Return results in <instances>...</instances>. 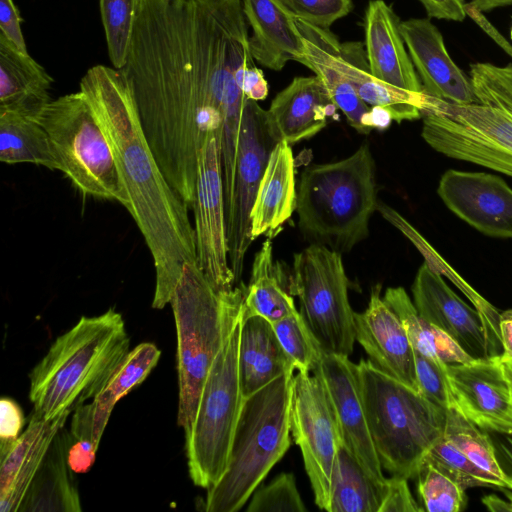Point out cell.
I'll return each instance as SVG.
<instances>
[{"label":"cell","mask_w":512,"mask_h":512,"mask_svg":"<svg viewBox=\"0 0 512 512\" xmlns=\"http://www.w3.org/2000/svg\"><path fill=\"white\" fill-rule=\"evenodd\" d=\"M254 65L242 0H139L119 70L161 171L189 208L206 138L246 104Z\"/></svg>","instance_id":"cell-1"},{"label":"cell","mask_w":512,"mask_h":512,"mask_svg":"<svg viewBox=\"0 0 512 512\" xmlns=\"http://www.w3.org/2000/svg\"><path fill=\"white\" fill-rule=\"evenodd\" d=\"M80 91L107 137L128 196L127 210L152 255L156 272L152 307L162 309L170 303L184 265L197 261L189 207L161 171L122 72L93 66L80 80Z\"/></svg>","instance_id":"cell-2"},{"label":"cell","mask_w":512,"mask_h":512,"mask_svg":"<svg viewBox=\"0 0 512 512\" xmlns=\"http://www.w3.org/2000/svg\"><path fill=\"white\" fill-rule=\"evenodd\" d=\"M130 338L113 308L60 335L29 374L31 414L55 419L94 399L128 354Z\"/></svg>","instance_id":"cell-3"},{"label":"cell","mask_w":512,"mask_h":512,"mask_svg":"<svg viewBox=\"0 0 512 512\" xmlns=\"http://www.w3.org/2000/svg\"><path fill=\"white\" fill-rule=\"evenodd\" d=\"M377 204L375 164L367 144L342 160L308 166L301 174L298 224L317 244L350 251L368 236Z\"/></svg>","instance_id":"cell-4"},{"label":"cell","mask_w":512,"mask_h":512,"mask_svg":"<svg viewBox=\"0 0 512 512\" xmlns=\"http://www.w3.org/2000/svg\"><path fill=\"white\" fill-rule=\"evenodd\" d=\"M245 286L217 290L197 261L184 265L170 304L177 332V424H192L202 388L225 337L244 308Z\"/></svg>","instance_id":"cell-5"},{"label":"cell","mask_w":512,"mask_h":512,"mask_svg":"<svg viewBox=\"0 0 512 512\" xmlns=\"http://www.w3.org/2000/svg\"><path fill=\"white\" fill-rule=\"evenodd\" d=\"M293 377L283 374L244 397L227 468L207 489L206 511L240 510L290 447Z\"/></svg>","instance_id":"cell-6"},{"label":"cell","mask_w":512,"mask_h":512,"mask_svg":"<svg viewBox=\"0 0 512 512\" xmlns=\"http://www.w3.org/2000/svg\"><path fill=\"white\" fill-rule=\"evenodd\" d=\"M358 374L372 441L383 469L414 478L443 437L447 411L361 359Z\"/></svg>","instance_id":"cell-7"},{"label":"cell","mask_w":512,"mask_h":512,"mask_svg":"<svg viewBox=\"0 0 512 512\" xmlns=\"http://www.w3.org/2000/svg\"><path fill=\"white\" fill-rule=\"evenodd\" d=\"M244 308L216 355L185 433L188 469L193 483L210 488L224 474L244 396L239 376V342Z\"/></svg>","instance_id":"cell-8"},{"label":"cell","mask_w":512,"mask_h":512,"mask_svg":"<svg viewBox=\"0 0 512 512\" xmlns=\"http://www.w3.org/2000/svg\"><path fill=\"white\" fill-rule=\"evenodd\" d=\"M37 119L48 134L58 170L83 195L115 200L128 208L107 137L81 91L51 100Z\"/></svg>","instance_id":"cell-9"},{"label":"cell","mask_w":512,"mask_h":512,"mask_svg":"<svg viewBox=\"0 0 512 512\" xmlns=\"http://www.w3.org/2000/svg\"><path fill=\"white\" fill-rule=\"evenodd\" d=\"M349 280L342 255L313 243L294 255L289 291L325 353L350 356L355 338V312L348 297Z\"/></svg>","instance_id":"cell-10"},{"label":"cell","mask_w":512,"mask_h":512,"mask_svg":"<svg viewBox=\"0 0 512 512\" xmlns=\"http://www.w3.org/2000/svg\"><path fill=\"white\" fill-rule=\"evenodd\" d=\"M422 116L421 136L432 149L512 177V112L434 97Z\"/></svg>","instance_id":"cell-11"},{"label":"cell","mask_w":512,"mask_h":512,"mask_svg":"<svg viewBox=\"0 0 512 512\" xmlns=\"http://www.w3.org/2000/svg\"><path fill=\"white\" fill-rule=\"evenodd\" d=\"M290 427L299 446L316 505L330 508L331 475L343 444L336 410L319 367L299 372L291 388Z\"/></svg>","instance_id":"cell-12"},{"label":"cell","mask_w":512,"mask_h":512,"mask_svg":"<svg viewBox=\"0 0 512 512\" xmlns=\"http://www.w3.org/2000/svg\"><path fill=\"white\" fill-rule=\"evenodd\" d=\"M277 143L267 110L248 99L240 131L232 204L226 217L228 259L236 283L242 275L245 255L254 241L251 236V210L270 154Z\"/></svg>","instance_id":"cell-13"},{"label":"cell","mask_w":512,"mask_h":512,"mask_svg":"<svg viewBox=\"0 0 512 512\" xmlns=\"http://www.w3.org/2000/svg\"><path fill=\"white\" fill-rule=\"evenodd\" d=\"M219 140L220 133L211 132L200 152L192 209L197 263L217 290L227 291L236 280L228 259Z\"/></svg>","instance_id":"cell-14"},{"label":"cell","mask_w":512,"mask_h":512,"mask_svg":"<svg viewBox=\"0 0 512 512\" xmlns=\"http://www.w3.org/2000/svg\"><path fill=\"white\" fill-rule=\"evenodd\" d=\"M455 409L481 429L512 433V390L499 357L447 364Z\"/></svg>","instance_id":"cell-15"},{"label":"cell","mask_w":512,"mask_h":512,"mask_svg":"<svg viewBox=\"0 0 512 512\" xmlns=\"http://www.w3.org/2000/svg\"><path fill=\"white\" fill-rule=\"evenodd\" d=\"M437 193L451 212L477 231L512 238V188L499 176L449 169Z\"/></svg>","instance_id":"cell-16"},{"label":"cell","mask_w":512,"mask_h":512,"mask_svg":"<svg viewBox=\"0 0 512 512\" xmlns=\"http://www.w3.org/2000/svg\"><path fill=\"white\" fill-rule=\"evenodd\" d=\"M307 25L330 64L349 81L368 106L385 109L398 123L418 119L432 106L434 97L425 92L400 89L373 76L363 42L340 43L329 30Z\"/></svg>","instance_id":"cell-17"},{"label":"cell","mask_w":512,"mask_h":512,"mask_svg":"<svg viewBox=\"0 0 512 512\" xmlns=\"http://www.w3.org/2000/svg\"><path fill=\"white\" fill-rule=\"evenodd\" d=\"M411 289L413 303L424 319L451 337L473 359L492 358L483 315L465 303L438 271L424 262Z\"/></svg>","instance_id":"cell-18"},{"label":"cell","mask_w":512,"mask_h":512,"mask_svg":"<svg viewBox=\"0 0 512 512\" xmlns=\"http://www.w3.org/2000/svg\"><path fill=\"white\" fill-rule=\"evenodd\" d=\"M319 370L336 410L343 444L367 473L384 482L386 478L367 422L358 365L349 356L324 352Z\"/></svg>","instance_id":"cell-19"},{"label":"cell","mask_w":512,"mask_h":512,"mask_svg":"<svg viewBox=\"0 0 512 512\" xmlns=\"http://www.w3.org/2000/svg\"><path fill=\"white\" fill-rule=\"evenodd\" d=\"M400 32L426 94L453 104L478 103L470 78L451 59L429 18L401 21Z\"/></svg>","instance_id":"cell-20"},{"label":"cell","mask_w":512,"mask_h":512,"mask_svg":"<svg viewBox=\"0 0 512 512\" xmlns=\"http://www.w3.org/2000/svg\"><path fill=\"white\" fill-rule=\"evenodd\" d=\"M380 292L381 285H375L365 311L355 312L356 341L377 369L418 391L414 348Z\"/></svg>","instance_id":"cell-21"},{"label":"cell","mask_w":512,"mask_h":512,"mask_svg":"<svg viewBox=\"0 0 512 512\" xmlns=\"http://www.w3.org/2000/svg\"><path fill=\"white\" fill-rule=\"evenodd\" d=\"M336 109L318 76L295 77L274 97L267 117L276 140L291 145L315 136Z\"/></svg>","instance_id":"cell-22"},{"label":"cell","mask_w":512,"mask_h":512,"mask_svg":"<svg viewBox=\"0 0 512 512\" xmlns=\"http://www.w3.org/2000/svg\"><path fill=\"white\" fill-rule=\"evenodd\" d=\"M400 19L384 0H371L365 11V51L371 73L411 92H424L403 37Z\"/></svg>","instance_id":"cell-23"},{"label":"cell","mask_w":512,"mask_h":512,"mask_svg":"<svg viewBox=\"0 0 512 512\" xmlns=\"http://www.w3.org/2000/svg\"><path fill=\"white\" fill-rule=\"evenodd\" d=\"M242 8L252 29L249 49L254 61L273 71L289 61L304 64L305 39L295 18L275 0H242Z\"/></svg>","instance_id":"cell-24"},{"label":"cell","mask_w":512,"mask_h":512,"mask_svg":"<svg viewBox=\"0 0 512 512\" xmlns=\"http://www.w3.org/2000/svg\"><path fill=\"white\" fill-rule=\"evenodd\" d=\"M70 413L50 420L31 414L15 443L0 454L1 512H18L53 438L64 427Z\"/></svg>","instance_id":"cell-25"},{"label":"cell","mask_w":512,"mask_h":512,"mask_svg":"<svg viewBox=\"0 0 512 512\" xmlns=\"http://www.w3.org/2000/svg\"><path fill=\"white\" fill-rule=\"evenodd\" d=\"M297 189L291 145L280 141L273 148L250 214L253 240L275 232L296 210Z\"/></svg>","instance_id":"cell-26"},{"label":"cell","mask_w":512,"mask_h":512,"mask_svg":"<svg viewBox=\"0 0 512 512\" xmlns=\"http://www.w3.org/2000/svg\"><path fill=\"white\" fill-rule=\"evenodd\" d=\"M238 364L244 397L255 393L279 376L294 373L296 370L272 323L260 316L244 314Z\"/></svg>","instance_id":"cell-27"},{"label":"cell","mask_w":512,"mask_h":512,"mask_svg":"<svg viewBox=\"0 0 512 512\" xmlns=\"http://www.w3.org/2000/svg\"><path fill=\"white\" fill-rule=\"evenodd\" d=\"M70 432L62 427L53 438L18 512L82 510L73 471L68 464Z\"/></svg>","instance_id":"cell-28"},{"label":"cell","mask_w":512,"mask_h":512,"mask_svg":"<svg viewBox=\"0 0 512 512\" xmlns=\"http://www.w3.org/2000/svg\"><path fill=\"white\" fill-rule=\"evenodd\" d=\"M53 78L0 33V109L38 117L51 101Z\"/></svg>","instance_id":"cell-29"},{"label":"cell","mask_w":512,"mask_h":512,"mask_svg":"<svg viewBox=\"0 0 512 512\" xmlns=\"http://www.w3.org/2000/svg\"><path fill=\"white\" fill-rule=\"evenodd\" d=\"M383 300L400 320L416 352L445 364L473 360L451 337L419 314L404 288H387Z\"/></svg>","instance_id":"cell-30"},{"label":"cell","mask_w":512,"mask_h":512,"mask_svg":"<svg viewBox=\"0 0 512 512\" xmlns=\"http://www.w3.org/2000/svg\"><path fill=\"white\" fill-rule=\"evenodd\" d=\"M385 482L367 473L342 444L331 475L329 512H379Z\"/></svg>","instance_id":"cell-31"},{"label":"cell","mask_w":512,"mask_h":512,"mask_svg":"<svg viewBox=\"0 0 512 512\" xmlns=\"http://www.w3.org/2000/svg\"><path fill=\"white\" fill-rule=\"evenodd\" d=\"M0 161L58 170L48 134L36 117L0 109Z\"/></svg>","instance_id":"cell-32"},{"label":"cell","mask_w":512,"mask_h":512,"mask_svg":"<svg viewBox=\"0 0 512 512\" xmlns=\"http://www.w3.org/2000/svg\"><path fill=\"white\" fill-rule=\"evenodd\" d=\"M297 311L292 294L284 288L274 267L273 245L268 238L254 257L250 281L245 286L244 315L274 323Z\"/></svg>","instance_id":"cell-33"},{"label":"cell","mask_w":512,"mask_h":512,"mask_svg":"<svg viewBox=\"0 0 512 512\" xmlns=\"http://www.w3.org/2000/svg\"><path fill=\"white\" fill-rule=\"evenodd\" d=\"M160 356L161 351L153 343L144 342L137 345L128 352L104 388L90 402L93 435L97 445L116 403L147 378Z\"/></svg>","instance_id":"cell-34"},{"label":"cell","mask_w":512,"mask_h":512,"mask_svg":"<svg viewBox=\"0 0 512 512\" xmlns=\"http://www.w3.org/2000/svg\"><path fill=\"white\" fill-rule=\"evenodd\" d=\"M296 21L304 36L307 50L303 65L321 79L332 101L337 109L343 112L348 123L359 133H369L365 127V119L370 112V107L359 97L349 81L330 64L308 25Z\"/></svg>","instance_id":"cell-35"},{"label":"cell","mask_w":512,"mask_h":512,"mask_svg":"<svg viewBox=\"0 0 512 512\" xmlns=\"http://www.w3.org/2000/svg\"><path fill=\"white\" fill-rule=\"evenodd\" d=\"M443 436L482 469L504 481L487 431L472 423L458 410L449 409Z\"/></svg>","instance_id":"cell-36"},{"label":"cell","mask_w":512,"mask_h":512,"mask_svg":"<svg viewBox=\"0 0 512 512\" xmlns=\"http://www.w3.org/2000/svg\"><path fill=\"white\" fill-rule=\"evenodd\" d=\"M424 462L432 465L465 490L479 486L506 488L504 481L482 469L444 436L429 450Z\"/></svg>","instance_id":"cell-37"},{"label":"cell","mask_w":512,"mask_h":512,"mask_svg":"<svg viewBox=\"0 0 512 512\" xmlns=\"http://www.w3.org/2000/svg\"><path fill=\"white\" fill-rule=\"evenodd\" d=\"M139 0H99L108 54L114 68L126 62Z\"/></svg>","instance_id":"cell-38"},{"label":"cell","mask_w":512,"mask_h":512,"mask_svg":"<svg viewBox=\"0 0 512 512\" xmlns=\"http://www.w3.org/2000/svg\"><path fill=\"white\" fill-rule=\"evenodd\" d=\"M272 325L297 371L311 373L320 366L324 351L299 311Z\"/></svg>","instance_id":"cell-39"},{"label":"cell","mask_w":512,"mask_h":512,"mask_svg":"<svg viewBox=\"0 0 512 512\" xmlns=\"http://www.w3.org/2000/svg\"><path fill=\"white\" fill-rule=\"evenodd\" d=\"M418 493L429 512H459L465 507V489L428 463L417 476Z\"/></svg>","instance_id":"cell-40"},{"label":"cell","mask_w":512,"mask_h":512,"mask_svg":"<svg viewBox=\"0 0 512 512\" xmlns=\"http://www.w3.org/2000/svg\"><path fill=\"white\" fill-rule=\"evenodd\" d=\"M469 72L478 103L512 112V64L475 63Z\"/></svg>","instance_id":"cell-41"},{"label":"cell","mask_w":512,"mask_h":512,"mask_svg":"<svg viewBox=\"0 0 512 512\" xmlns=\"http://www.w3.org/2000/svg\"><path fill=\"white\" fill-rule=\"evenodd\" d=\"M247 512H306L292 473H281L269 484L254 491Z\"/></svg>","instance_id":"cell-42"},{"label":"cell","mask_w":512,"mask_h":512,"mask_svg":"<svg viewBox=\"0 0 512 512\" xmlns=\"http://www.w3.org/2000/svg\"><path fill=\"white\" fill-rule=\"evenodd\" d=\"M70 436L69 467L74 473H85L94 464L99 446L96 444L93 435L91 403H84L73 410Z\"/></svg>","instance_id":"cell-43"},{"label":"cell","mask_w":512,"mask_h":512,"mask_svg":"<svg viewBox=\"0 0 512 512\" xmlns=\"http://www.w3.org/2000/svg\"><path fill=\"white\" fill-rule=\"evenodd\" d=\"M298 21L329 30L353 9L351 0H275Z\"/></svg>","instance_id":"cell-44"},{"label":"cell","mask_w":512,"mask_h":512,"mask_svg":"<svg viewBox=\"0 0 512 512\" xmlns=\"http://www.w3.org/2000/svg\"><path fill=\"white\" fill-rule=\"evenodd\" d=\"M446 365L415 351L419 393L430 402L448 411L455 409V403L448 383Z\"/></svg>","instance_id":"cell-45"},{"label":"cell","mask_w":512,"mask_h":512,"mask_svg":"<svg viewBox=\"0 0 512 512\" xmlns=\"http://www.w3.org/2000/svg\"><path fill=\"white\" fill-rule=\"evenodd\" d=\"M407 480V478L399 475L386 478L384 496L379 512L424 511L412 496Z\"/></svg>","instance_id":"cell-46"},{"label":"cell","mask_w":512,"mask_h":512,"mask_svg":"<svg viewBox=\"0 0 512 512\" xmlns=\"http://www.w3.org/2000/svg\"><path fill=\"white\" fill-rule=\"evenodd\" d=\"M25 418L19 404L9 398L0 400V454L9 449L23 432Z\"/></svg>","instance_id":"cell-47"},{"label":"cell","mask_w":512,"mask_h":512,"mask_svg":"<svg viewBox=\"0 0 512 512\" xmlns=\"http://www.w3.org/2000/svg\"><path fill=\"white\" fill-rule=\"evenodd\" d=\"M19 10L13 0H0V33L3 34L18 50L28 53L21 30Z\"/></svg>","instance_id":"cell-48"},{"label":"cell","mask_w":512,"mask_h":512,"mask_svg":"<svg viewBox=\"0 0 512 512\" xmlns=\"http://www.w3.org/2000/svg\"><path fill=\"white\" fill-rule=\"evenodd\" d=\"M429 18L463 21L466 16L464 0H419Z\"/></svg>","instance_id":"cell-49"},{"label":"cell","mask_w":512,"mask_h":512,"mask_svg":"<svg viewBox=\"0 0 512 512\" xmlns=\"http://www.w3.org/2000/svg\"><path fill=\"white\" fill-rule=\"evenodd\" d=\"M488 433L495 448L506 488L512 491V433Z\"/></svg>","instance_id":"cell-50"},{"label":"cell","mask_w":512,"mask_h":512,"mask_svg":"<svg viewBox=\"0 0 512 512\" xmlns=\"http://www.w3.org/2000/svg\"><path fill=\"white\" fill-rule=\"evenodd\" d=\"M243 91L245 96L256 102L264 100L269 92L268 83L260 69L255 65L251 67L245 76Z\"/></svg>","instance_id":"cell-51"},{"label":"cell","mask_w":512,"mask_h":512,"mask_svg":"<svg viewBox=\"0 0 512 512\" xmlns=\"http://www.w3.org/2000/svg\"><path fill=\"white\" fill-rule=\"evenodd\" d=\"M498 327L503 348L499 359L512 360V309L505 310L499 315Z\"/></svg>","instance_id":"cell-52"},{"label":"cell","mask_w":512,"mask_h":512,"mask_svg":"<svg viewBox=\"0 0 512 512\" xmlns=\"http://www.w3.org/2000/svg\"><path fill=\"white\" fill-rule=\"evenodd\" d=\"M483 504L490 511H510L512 512V503L505 501L497 496L489 495L482 499Z\"/></svg>","instance_id":"cell-53"},{"label":"cell","mask_w":512,"mask_h":512,"mask_svg":"<svg viewBox=\"0 0 512 512\" xmlns=\"http://www.w3.org/2000/svg\"><path fill=\"white\" fill-rule=\"evenodd\" d=\"M480 12L512 4V0H472L470 3Z\"/></svg>","instance_id":"cell-54"},{"label":"cell","mask_w":512,"mask_h":512,"mask_svg":"<svg viewBox=\"0 0 512 512\" xmlns=\"http://www.w3.org/2000/svg\"><path fill=\"white\" fill-rule=\"evenodd\" d=\"M500 362H501V366H502L504 375H505V377L511 387V390H512V360H504V361L500 360Z\"/></svg>","instance_id":"cell-55"},{"label":"cell","mask_w":512,"mask_h":512,"mask_svg":"<svg viewBox=\"0 0 512 512\" xmlns=\"http://www.w3.org/2000/svg\"><path fill=\"white\" fill-rule=\"evenodd\" d=\"M510 37H511V40H512V27H511V30H510Z\"/></svg>","instance_id":"cell-56"}]
</instances>
